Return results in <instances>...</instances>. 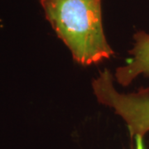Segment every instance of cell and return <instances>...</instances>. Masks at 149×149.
I'll list each match as a JSON object with an SVG mask.
<instances>
[{"label": "cell", "mask_w": 149, "mask_h": 149, "mask_svg": "<svg viewBox=\"0 0 149 149\" xmlns=\"http://www.w3.org/2000/svg\"><path fill=\"white\" fill-rule=\"evenodd\" d=\"M58 36L81 65L98 63L113 52L103 30L101 0H41Z\"/></svg>", "instance_id": "1"}, {"label": "cell", "mask_w": 149, "mask_h": 149, "mask_svg": "<svg viewBox=\"0 0 149 149\" xmlns=\"http://www.w3.org/2000/svg\"><path fill=\"white\" fill-rule=\"evenodd\" d=\"M93 89L99 102L113 109L123 118L132 138L143 139L149 132V89L128 95L119 94L108 70L93 80Z\"/></svg>", "instance_id": "2"}, {"label": "cell", "mask_w": 149, "mask_h": 149, "mask_svg": "<svg viewBox=\"0 0 149 149\" xmlns=\"http://www.w3.org/2000/svg\"><path fill=\"white\" fill-rule=\"evenodd\" d=\"M135 44L130 54L133 58L124 66L118 67L115 73L117 81L127 86L139 74L149 77V34L139 32L134 35Z\"/></svg>", "instance_id": "3"}, {"label": "cell", "mask_w": 149, "mask_h": 149, "mask_svg": "<svg viewBox=\"0 0 149 149\" xmlns=\"http://www.w3.org/2000/svg\"><path fill=\"white\" fill-rule=\"evenodd\" d=\"M136 139H137V148L136 149H143V139H141V138H136Z\"/></svg>", "instance_id": "4"}]
</instances>
